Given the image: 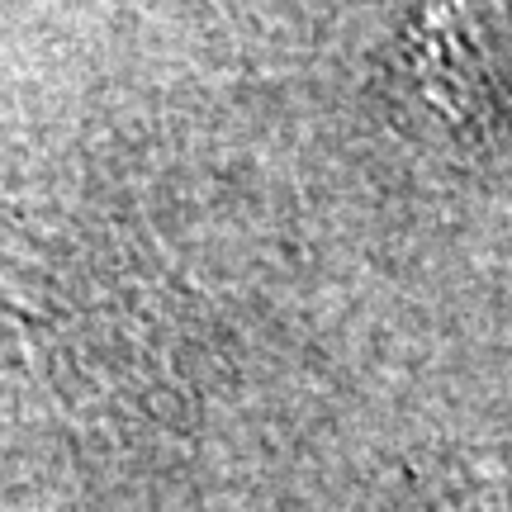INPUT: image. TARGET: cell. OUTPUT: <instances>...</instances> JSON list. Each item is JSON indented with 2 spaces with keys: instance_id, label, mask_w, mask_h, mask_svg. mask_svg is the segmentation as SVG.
I'll list each match as a JSON object with an SVG mask.
<instances>
[{
  "instance_id": "1",
  "label": "cell",
  "mask_w": 512,
  "mask_h": 512,
  "mask_svg": "<svg viewBox=\"0 0 512 512\" xmlns=\"http://www.w3.org/2000/svg\"><path fill=\"white\" fill-rule=\"evenodd\" d=\"M408 100L460 147L503 138V43L489 0H422L399 48Z\"/></svg>"
}]
</instances>
